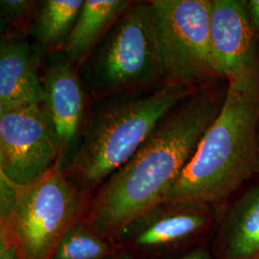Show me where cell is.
<instances>
[{
    "label": "cell",
    "mask_w": 259,
    "mask_h": 259,
    "mask_svg": "<svg viewBox=\"0 0 259 259\" xmlns=\"http://www.w3.org/2000/svg\"><path fill=\"white\" fill-rule=\"evenodd\" d=\"M78 72L93 102L167 83L151 1H133Z\"/></svg>",
    "instance_id": "obj_4"
},
{
    "label": "cell",
    "mask_w": 259,
    "mask_h": 259,
    "mask_svg": "<svg viewBox=\"0 0 259 259\" xmlns=\"http://www.w3.org/2000/svg\"><path fill=\"white\" fill-rule=\"evenodd\" d=\"M41 110L59 151L64 170L74 156L90 118L93 100L78 72L63 52L46 59L41 72Z\"/></svg>",
    "instance_id": "obj_8"
},
{
    "label": "cell",
    "mask_w": 259,
    "mask_h": 259,
    "mask_svg": "<svg viewBox=\"0 0 259 259\" xmlns=\"http://www.w3.org/2000/svg\"><path fill=\"white\" fill-rule=\"evenodd\" d=\"M111 251L106 238L83 218L63 237L50 259H106Z\"/></svg>",
    "instance_id": "obj_15"
},
{
    "label": "cell",
    "mask_w": 259,
    "mask_h": 259,
    "mask_svg": "<svg viewBox=\"0 0 259 259\" xmlns=\"http://www.w3.org/2000/svg\"><path fill=\"white\" fill-rule=\"evenodd\" d=\"M252 25L259 35V0H245Z\"/></svg>",
    "instance_id": "obj_18"
},
{
    "label": "cell",
    "mask_w": 259,
    "mask_h": 259,
    "mask_svg": "<svg viewBox=\"0 0 259 259\" xmlns=\"http://www.w3.org/2000/svg\"><path fill=\"white\" fill-rule=\"evenodd\" d=\"M210 40L225 81L259 70V35L245 0H212Z\"/></svg>",
    "instance_id": "obj_9"
},
{
    "label": "cell",
    "mask_w": 259,
    "mask_h": 259,
    "mask_svg": "<svg viewBox=\"0 0 259 259\" xmlns=\"http://www.w3.org/2000/svg\"><path fill=\"white\" fill-rule=\"evenodd\" d=\"M0 259H21L18 249L3 232H0Z\"/></svg>",
    "instance_id": "obj_17"
},
{
    "label": "cell",
    "mask_w": 259,
    "mask_h": 259,
    "mask_svg": "<svg viewBox=\"0 0 259 259\" xmlns=\"http://www.w3.org/2000/svg\"><path fill=\"white\" fill-rule=\"evenodd\" d=\"M83 2L84 0L37 1L31 37L47 58L64 51Z\"/></svg>",
    "instance_id": "obj_14"
},
{
    "label": "cell",
    "mask_w": 259,
    "mask_h": 259,
    "mask_svg": "<svg viewBox=\"0 0 259 259\" xmlns=\"http://www.w3.org/2000/svg\"><path fill=\"white\" fill-rule=\"evenodd\" d=\"M212 0H151L167 83L199 90L225 81L210 40Z\"/></svg>",
    "instance_id": "obj_6"
},
{
    "label": "cell",
    "mask_w": 259,
    "mask_h": 259,
    "mask_svg": "<svg viewBox=\"0 0 259 259\" xmlns=\"http://www.w3.org/2000/svg\"><path fill=\"white\" fill-rule=\"evenodd\" d=\"M179 259H211L209 254L207 253V251L203 249V248H199V249H195V250L188 252L187 254H185L184 256H182Z\"/></svg>",
    "instance_id": "obj_19"
},
{
    "label": "cell",
    "mask_w": 259,
    "mask_h": 259,
    "mask_svg": "<svg viewBox=\"0 0 259 259\" xmlns=\"http://www.w3.org/2000/svg\"><path fill=\"white\" fill-rule=\"evenodd\" d=\"M196 91L167 83L147 93L94 101L65 175L83 192L94 194L138 152L159 121Z\"/></svg>",
    "instance_id": "obj_3"
},
{
    "label": "cell",
    "mask_w": 259,
    "mask_h": 259,
    "mask_svg": "<svg viewBox=\"0 0 259 259\" xmlns=\"http://www.w3.org/2000/svg\"><path fill=\"white\" fill-rule=\"evenodd\" d=\"M258 141H259V126H258Z\"/></svg>",
    "instance_id": "obj_20"
},
{
    "label": "cell",
    "mask_w": 259,
    "mask_h": 259,
    "mask_svg": "<svg viewBox=\"0 0 259 259\" xmlns=\"http://www.w3.org/2000/svg\"><path fill=\"white\" fill-rule=\"evenodd\" d=\"M255 259H259V256H257V257H256Z\"/></svg>",
    "instance_id": "obj_21"
},
{
    "label": "cell",
    "mask_w": 259,
    "mask_h": 259,
    "mask_svg": "<svg viewBox=\"0 0 259 259\" xmlns=\"http://www.w3.org/2000/svg\"><path fill=\"white\" fill-rule=\"evenodd\" d=\"M46 59L32 37H1L0 113L41 104L40 70Z\"/></svg>",
    "instance_id": "obj_11"
},
{
    "label": "cell",
    "mask_w": 259,
    "mask_h": 259,
    "mask_svg": "<svg viewBox=\"0 0 259 259\" xmlns=\"http://www.w3.org/2000/svg\"><path fill=\"white\" fill-rule=\"evenodd\" d=\"M37 4L34 0H1V37H31Z\"/></svg>",
    "instance_id": "obj_16"
},
{
    "label": "cell",
    "mask_w": 259,
    "mask_h": 259,
    "mask_svg": "<svg viewBox=\"0 0 259 259\" xmlns=\"http://www.w3.org/2000/svg\"><path fill=\"white\" fill-rule=\"evenodd\" d=\"M222 259L259 256V185L251 186L229 208L219 232Z\"/></svg>",
    "instance_id": "obj_12"
},
{
    "label": "cell",
    "mask_w": 259,
    "mask_h": 259,
    "mask_svg": "<svg viewBox=\"0 0 259 259\" xmlns=\"http://www.w3.org/2000/svg\"><path fill=\"white\" fill-rule=\"evenodd\" d=\"M227 82L220 113L162 202L213 206L258 175L259 70Z\"/></svg>",
    "instance_id": "obj_2"
},
{
    "label": "cell",
    "mask_w": 259,
    "mask_h": 259,
    "mask_svg": "<svg viewBox=\"0 0 259 259\" xmlns=\"http://www.w3.org/2000/svg\"><path fill=\"white\" fill-rule=\"evenodd\" d=\"M228 82L204 87L159 121L138 152L93 194L84 220L103 237L160 204L194 156L204 133L222 109Z\"/></svg>",
    "instance_id": "obj_1"
},
{
    "label": "cell",
    "mask_w": 259,
    "mask_h": 259,
    "mask_svg": "<svg viewBox=\"0 0 259 259\" xmlns=\"http://www.w3.org/2000/svg\"><path fill=\"white\" fill-rule=\"evenodd\" d=\"M58 160L40 105L0 113V175L16 185H32L48 175Z\"/></svg>",
    "instance_id": "obj_7"
},
{
    "label": "cell",
    "mask_w": 259,
    "mask_h": 259,
    "mask_svg": "<svg viewBox=\"0 0 259 259\" xmlns=\"http://www.w3.org/2000/svg\"><path fill=\"white\" fill-rule=\"evenodd\" d=\"M212 221V206L162 202L140 214L116 238L141 249H156L199 234Z\"/></svg>",
    "instance_id": "obj_10"
},
{
    "label": "cell",
    "mask_w": 259,
    "mask_h": 259,
    "mask_svg": "<svg viewBox=\"0 0 259 259\" xmlns=\"http://www.w3.org/2000/svg\"><path fill=\"white\" fill-rule=\"evenodd\" d=\"M91 199L58 166L29 185L0 175V232L21 259H50L67 232L85 217Z\"/></svg>",
    "instance_id": "obj_5"
},
{
    "label": "cell",
    "mask_w": 259,
    "mask_h": 259,
    "mask_svg": "<svg viewBox=\"0 0 259 259\" xmlns=\"http://www.w3.org/2000/svg\"><path fill=\"white\" fill-rule=\"evenodd\" d=\"M133 1L84 0L63 53L77 67L93 53Z\"/></svg>",
    "instance_id": "obj_13"
}]
</instances>
